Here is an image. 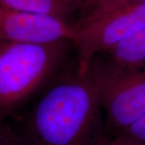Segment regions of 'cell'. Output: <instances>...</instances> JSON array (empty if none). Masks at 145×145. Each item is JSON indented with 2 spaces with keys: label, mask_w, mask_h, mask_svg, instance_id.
Listing matches in <instances>:
<instances>
[{
  "label": "cell",
  "mask_w": 145,
  "mask_h": 145,
  "mask_svg": "<svg viewBox=\"0 0 145 145\" xmlns=\"http://www.w3.org/2000/svg\"><path fill=\"white\" fill-rule=\"evenodd\" d=\"M3 123L19 145H102L111 137L98 85L78 62Z\"/></svg>",
  "instance_id": "cell-1"
},
{
  "label": "cell",
  "mask_w": 145,
  "mask_h": 145,
  "mask_svg": "<svg viewBox=\"0 0 145 145\" xmlns=\"http://www.w3.org/2000/svg\"><path fill=\"white\" fill-rule=\"evenodd\" d=\"M77 62L72 40L0 42V123L17 113Z\"/></svg>",
  "instance_id": "cell-2"
},
{
  "label": "cell",
  "mask_w": 145,
  "mask_h": 145,
  "mask_svg": "<svg viewBox=\"0 0 145 145\" xmlns=\"http://www.w3.org/2000/svg\"><path fill=\"white\" fill-rule=\"evenodd\" d=\"M87 70L98 85L110 136L145 114V63L118 65L93 58Z\"/></svg>",
  "instance_id": "cell-3"
},
{
  "label": "cell",
  "mask_w": 145,
  "mask_h": 145,
  "mask_svg": "<svg viewBox=\"0 0 145 145\" xmlns=\"http://www.w3.org/2000/svg\"><path fill=\"white\" fill-rule=\"evenodd\" d=\"M145 27V2L125 6L74 28L79 72L85 73L98 53Z\"/></svg>",
  "instance_id": "cell-4"
},
{
  "label": "cell",
  "mask_w": 145,
  "mask_h": 145,
  "mask_svg": "<svg viewBox=\"0 0 145 145\" xmlns=\"http://www.w3.org/2000/svg\"><path fill=\"white\" fill-rule=\"evenodd\" d=\"M74 35V27L56 18L0 7V42L49 43Z\"/></svg>",
  "instance_id": "cell-5"
},
{
  "label": "cell",
  "mask_w": 145,
  "mask_h": 145,
  "mask_svg": "<svg viewBox=\"0 0 145 145\" xmlns=\"http://www.w3.org/2000/svg\"><path fill=\"white\" fill-rule=\"evenodd\" d=\"M0 7L53 17L74 27L86 7L84 0H0Z\"/></svg>",
  "instance_id": "cell-6"
},
{
  "label": "cell",
  "mask_w": 145,
  "mask_h": 145,
  "mask_svg": "<svg viewBox=\"0 0 145 145\" xmlns=\"http://www.w3.org/2000/svg\"><path fill=\"white\" fill-rule=\"evenodd\" d=\"M93 58L118 65L145 63V27L99 52Z\"/></svg>",
  "instance_id": "cell-7"
},
{
  "label": "cell",
  "mask_w": 145,
  "mask_h": 145,
  "mask_svg": "<svg viewBox=\"0 0 145 145\" xmlns=\"http://www.w3.org/2000/svg\"><path fill=\"white\" fill-rule=\"evenodd\" d=\"M144 2L145 0H93L86 4L82 16L74 25V28L88 24L123 7Z\"/></svg>",
  "instance_id": "cell-8"
},
{
  "label": "cell",
  "mask_w": 145,
  "mask_h": 145,
  "mask_svg": "<svg viewBox=\"0 0 145 145\" xmlns=\"http://www.w3.org/2000/svg\"><path fill=\"white\" fill-rule=\"evenodd\" d=\"M115 135H127L145 144V114L135 123Z\"/></svg>",
  "instance_id": "cell-9"
},
{
  "label": "cell",
  "mask_w": 145,
  "mask_h": 145,
  "mask_svg": "<svg viewBox=\"0 0 145 145\" xmlns=\"http://www.w3.org/2000/svg\"><path fill=\"white\" fill-rule=\"evenodd\" d=\"M102 145H145V144L127 135H115L110 137Z\"/></svg>",
  "instance_id": "cell-10"
},
{
  "label": "cell",
  "mask_w": 145,
  "mask_h": 145,
  "mask_svg": "<svg viewBox=\"0 0 145 145\" xmlns=\"http://www.w3.org/2000/svg\"><path fill=\"white\" fill-rule=\"evenodd\" d=\"M0 145H19L3 123H0Z\"/></svg>",
  "instance_id": "cell-11"
},
{
  "label": "cell",
  "mask_w": 145,
  "mask_h": 145,
  "mask_svg": "<svg viewBox=\"0 0 145 145\" xmlns=\"http://www.w3.org/2000/svg\"><path fill=\"white\" fill-rule=\"evenodd\" d=\"M85 1V3H86V4L87 3H89V2H91V1H93V0H84Z\"/></svg>",
  "instance_id": "cell-12"
}]
</instances>
